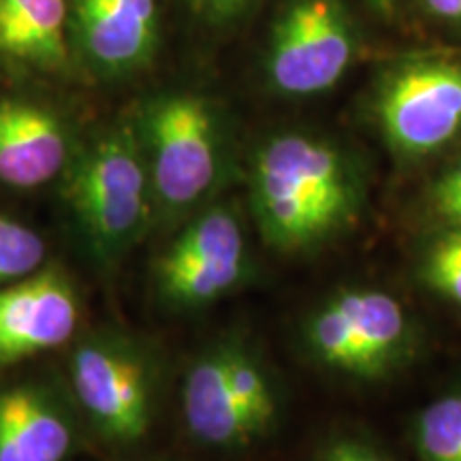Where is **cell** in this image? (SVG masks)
<instances>
[{
    "label": "cell",
    "mask_w": 461,
    "mask_h": 461,
    "mask_svg": "<svg viewBox=\"0 0 461 461\" xmlns=\"http://www.w3.org/2000/svg\"><path fill=\"white\" fill-rule=\"evenodd\" d=\"M376 107L391 148L406 157L434 152L461 129V62H408L389 75Z\"/></svg>",
    "instance_id": "cell-7"
},
{
    "label": "cell",
    "mask_w": 461,
    "mask_h": 461,
    "mask_svg": "<svg viewBox=\"0 0 461 461\" xmlns=\"http://www.w3.org/2000/svg\"><path fill=\"white\" fill-rule=\"evenodd\" d=\"M43 258L45 241L37 230L0 216V286L39 272Z\"/></svg>",
    "instance_id": "cell-16"
},
{
    "label": "cell",
    "mask_w": 461,
    "mask_h": 461,
    "mask_svg": "<svg viewBox=\"0 0 461 461\" xmlns=\"http://www.w3.org/2000/svg\"><path fill=\"white\" fill-rule=\"evenodd\" d=\"M359 186L330 143L288 132L269 140L252 169V210L269 246L305 250L353 221Z\"/></svg>",
    "instance_id": "cell-1"
},
{
    "label": "cell",
    "mask_w": 461,
    "mask_h": 461,
    "mask_svg": "<svg viewBox=\"0 0 461 461\" xmlns=\"http://www.w3.org/2000/svg\"><path fill=\"white\" fill-rule=\"evenodd\" d=\"M75 395L103 436L135 442L152 419V376L135 346L113 336H92L71 357Z\"/></svg>",
    "instance_id": "cell-6"
},
{
    "label": "cell",
    "mask_w": 461,
    "mask_h": 461,
    "mask_svg": "<svg viewBox=\"0 0 461 461\" xmlns=\"http://www.w3.org/2000/svg\"><path fill=\"white\" fill-rule=\"evenodd\" d=\"M229 387L235 400L257 419L263 429H267L276 414L274 393L261 366L238 346H230Z\"/></svg>",
    "instance_id": "cell-17"
},
{
    "label": "cell",
    "mask_w": 461,
    "mask_h": 461,
    "mask_svg": "<svg viewBox=\"0 0 461 461\" xmlns=\"http://www.w3.org/2000/svg\"><path fill=\"white\" fill-rule=\"evenodd\" d=\"M71 158L65 124L32 101L0 99V182L37 188L60 176Z\"/></svg>",
    "instance_id": "cell-11"
},
{
    "label": "cell",
    "mask_w": 461,
    "mask_h": 461,
    "mask_svg": "<svg viewBox=\"0 0 461 461\" xmlns=\"http://www.w3.org/2000/svg\"><path fill=\"white\" fill-rule=\"evenodd\" d=\"M438 212L448 221L461 227V165L448 171L434 190Z\"/></svg>",
    "instance_id": "cell-19"
},
{
    "label": "cell",
    "mask_w": 461,
    "mask_h": 461,
    "mask_svg": "<svg viewBox=\"0 0 461 461\" xmlns=\"http://www.w3.org/2000/svg\"><path fill=\"white\" fill-rule=\"evenodd\" d=\"M230 346L210 350L184 380L182 411L190 434L210 447H240L265 431L229 387Z\"/></svg>",
    "instance_id": "cell-12"
},
{
    "label": "cell",
    "mask_w": 461,
    "mask_h": 461,
    "mask_svg": "<svg viewBox=\"0 0 461 461\" xmlns=\"http://www.w3.org/2000/svg\"><path fill=\"white\" fill-rule=\"evenodd\" d=\"M353 54V26L338 0H291L274 26L267 77L286 96L321 95L342 79Z\"/></svg>",
    "instance_id": "cell-4"
},
{
    "label": "cell",
    "mask_w": 461,
    "mask_h": 461,
    "mask_svg": "<svg viewBox=\"0 0 461 461\" xmlns=\"http://www.w3.org/2000/svg\"><path fill=\"white\" fill-rule=\"evenodd\" d=\"M149 194L137 132L118 126L90 143L73 167L67 197L96 261H120L137 244L148 224Z\"/></svg>",
    "instance_id": "cell-2"
},
{
    "label": "cell",
    "mask_w": 461,
    "mask_h": 461,
    "mask_svg": "<svg viewBox=\"0 0 461 461\" xmlns=\"http://www.w3.org/2000/svg\"><path fill=\"white\" fill-rule=\"evenodd\" d=\"M71 31L86 62L105 77L137 73L158 43L157 0H73Z\"/></svg>",
    "instance_id": "cell-10"
},
{
    "label": "cell",
    "mask_w": 461,
    "mask_h": 461,
    "mask_svg": "<svg viewBox=\"0 0 461 461\" xmlns=\"http://www.w3.org/2000/svg\"><path fill=\"white\" fill-rule=\"evenodd\" d=\"M67 0H0V65L58 71L68 56Z\"/></svg>",
    "instance_id": "cell-14"
},
{
    "label": "cell",
    "mask_w": 461,
    "mask_h": 461,
    "mask_svg": "<svg viewBox=\"0 0 461 461\" xmlns=\"http://www.w3.org/2000/svg\"><path fill=\"white\" fill-rule=\"evenodd\" d=\"M250 0H188L194 14H199L203 20L216 22V24L240 15Z\"/></svg>",
    "instance_id": "cell-21"
},
{
    "label": "cell",
    "mask_w": 461,
    "mask_h": 461,
    "mask_svg": "<svg viewBox=\"0 0 461 461\" xmlns=\"http://www.w3.org/2000/svg\"><path fill=\"white\" fill-rule=\"evenodd\" d=\"M408 331L406 312L389 293L348 291L310 319L305 342L325 366L378 376L402 355Z\"/></svg>",
    "instance_id": "cell-5"
},
{
    "label": "cell",
    "mask_w": 461,
    "mask_h": 461,
    "mask_svg": "<svg viewBox=\"0 0 461 461\" xmlns=\"http://www.w3.org/2000/svg\"><path fill=\"white\" fill-rule=\"evenodd\" d=\"M423 278L442 297L461 305V229L431 246L425 257Z\"/></svg>",
    "instance_id": "cell-18"
},
{
    "label": "cell",
    "mask_w": 461,
    "mask_h": 461,
    "mask_svg": "<svg viewBox=\"0 0 461 461\" xmlns=\"http://www.w3.org/2000/svg\"><path fill=\"white\" fill-rule=\"evenodd\" d=\"M152 194L169 214L205 197L218 176L214 113L201 96L171 92L149 101L140 120Z\"/></svg>",
    "instance_id": "cell-3"
},
{
    "label": "cell",
    "mask_w": 461,
    "mask_h": 461,
    "mask_svg": "<svg viewBox=\"0 0 461 461\" xmlns=\"http://www.w3.org/2000/svg\"><path fill=\"white\" fill-rule=\"evenodd\" d=\"M316 461H391L378 453L376 448L366 445V442L350 440V438H342V440L331 442L322 448L319 459Z\"/></svg>",
    "instance_id": "cell-20"
},
{
    "label": "cell",
    "mask_w": 461,
    "mask_h": 461,
    "mask_svg": "<svg viewBox=\"0 0 461 461\" xmlns=\"http://www.w3.org/2000/svg\"><path fill=\"white\" fill-rule=\"evenodd\" d=\"M71 447V423L48 391H0V461H65Z\"/></svg>",
    "instance_id": "cell-13"
},
{
    "label": "cell",
    "mask_w": 461,
    "mask_h": 461,
    "mask_svg": "<svg viewBox=\"0 0 461 461\" xmlns=\"http://www.w3.org/2000/svg\"><path fill=\"white\" fill-rule=\"evenodd\" d=\"M246 240L233 212L214 207L194 218L158 258V291L169 303L203 305L244 276Z\"/></svg>",
    "instance_id": "cell-8"
},
{
    "label": "cell",
    "mask_w": 461,
    "mask_h": 461,
    "mask_svg": "<svg viewBox=\"0 0 461 461\" xmlns=\"http://www.w3.org/2000/svg\"><path fill=\"white\" fill-rule=\"evenodd\" d=\"M367 3H370L374 9L383 11V14H391L395 7V0H367Z\"/></svg>",
    "instance_id": "cell-23"
},
{
    "label": "cell",
    "mask_w": 461,
    "mask_h": 461,
    "mask_svg": "<svg viewBox=\"0 0 461 461\" xmlns=\"http://www.w3.org/2000/svg\"><path fill=\"white\" fill-rule=\"evenodd\" d=\"M423 461H461V393L429 403L414 429Z\"/></svg>",
    "instance_id": "cell-15"
},
{
    "label": "cell",
    "mask_w": 461,
    "mask_h": 461,
    "mask_svg": "<svg viewBox=\"0 0 461 461\" xmlns=\"http://www.w3.org/2000/svg\"><path fill=\"white\" fill-rule=\"evenodd\" d=\"M77 327L75 291L56 269L0 286V366L67 344Z\"/></svg>",
    "instance_id": "cell-9"
},
{
    "label": "cell",
    "mask_w": 461,
    "mask_h": 461,
    "mask_svg": "<svg viewBox=\"0 0 461 461\" xmlns=\"http://www.w3.org/2000/svg\"><path fill=\"white\" fill-rule=\"evenodd\" d=\"M425 7L442 20L461 22V0H423Z\"/></svg>",
    "instance_id": "cell-22"
}]
</instances>
